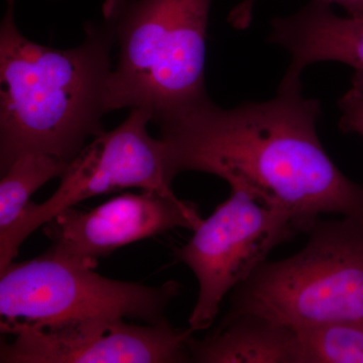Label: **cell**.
Wrapping results in <instances>:
<instances>
[{"mask_svg":"<svg viewBox=\"0 0 363 363\" xmlns=\"http://www.w3.org/2000/svg\"><path fill=\"white\" fill-rule=\"evenodd\" d=\"M320 102L302 83L230 109L211 99L156 123L171 178L201 172L238 184L290 215L298 233L324 214L363 220V187L332 162L318 138Z\"/></svg>","mask_w":363,"mask_h":363,"instance_id":"obj_1","label":"cell"},{"mask_svg":"<svg viewBox=\"0 0 363 363\" xmlns=\"http://www.w3.org/2000/svg\"><path fill=\"white\" fill-rule=\"evenodd\" d=\"M84 39L55 49L26 38L6 6L0 26V172L21 155L44 152L70 162L105 131L113 39L102 23Z\"/></svg>","mask_w":363,"mask_h":363,"instance_id":"obj_2","label":"cell"},{"mask_svg":"<svg viewBox=\"0 0 363 363\" xmlns=\"http://www.w3.org/2000/svg\"><path fill=\"white\" fill-rule=\"evenodd\" d=\"M212 0H105L111 32L109 112L145 107L155 123L210 99L205 86Z\"/></svg>","mask_w":363,"mask_h":363,"instance_id":"obj_3","label":"cell"},{"mask_svg":"<svg viewBox=\"0 0 363 363\" xmlns=\"http://www.w3.org/2000/svg\"><path fill=\"white\" fill-rule=\"evenodd\" d=\"M301 252L264 262L236 286L226 317L255 315L294 330L363 322V220L318 219Z\"/></svg>","mask_w":363,"mask_h":363,"instance_id":"obj_4","label":"cell"},{"mask_svg":"<svg viewBox=\"0 0 363 363\" xmlns=\"http://www.w3.org/2000/svg\"><path fill=\"white\" fill-rule=\"evenodd\" d=\"M44 255L0 272V329L48 327L99 318L157 324L180 295L178 281L159 286L105 278Z\"/></svg>","mask_w":363,"mask_h":363,"instance_id":"obj_5","label":"cell"},{"mask_svg":"<svg viewBox=\"0 0 363 363\" xmlns=\"http://www.w3.org/2000/svg\"><path fill=\"white\" fill-rule=\"evenodd\" d=\"M130 111L123 123L93 138L69 162L58 189L49 199L40 204L28 203L18 220L0 233V272L13 262L33 231L80 202L131 188L175 195L166 145L147 131L152 112L145 107Z\"/></svg>","mask_w":363,"mask_h":363,"instance_id":"obj_6","label":"cell"},{"mask_svg":"<svg viewBox=\"0 0 363 363\" xmlns=\"http://www.w3.org/2000/svg\"><path fill=\"white\" fill-rule=\"evenodd\" d=\"M228 199L201 220L176 252L199 285L190 317L191 331L213 323L227 294L267 262L269 252L298 233L285 210L260 201L247 188L231 184Z\"/></svg>","mask_w":363,"mask_h":363,"instance_id":"obj_7","label":"cell"},{"mask_svg":"<svg viewBox=\"0 0 363 363\" xmlns=\"http://www.w3.org/2000/svg\"><path fill=\"white\" fill-rule=\"evenodd\" d=\"M13 336L0 346L1 363H182L190 362L193 332L178 330L162 320L135 324L99 318L55 326H13Z\"/></svg>","mask_w":363,"mask_h":363,"instance_id":"obj_8","label":"cell"},{"mask_svg":"<svg viewBox=\"0 0 363 363\" xmlns=\"http://www.w3.org/2000/svg\"><path fill=\"white\" fill-rule=\"evenodd\" d=\"M201 220L197 206L176 195L126 193L87 211L71 207L57 215L44 225L52 241L45 253L95 269L100 257L118 248L175 228L194 230Z\"/></svg>","mask_w":363,"mask_h":363,"instance_id":"obj_9","label":"cell"},{"mask_svg":"<svg viewBox=\"0 0 363 363\" xmlns=\"http://www.w3.org/2000/svg\"><path fill=\"white\" fill-rule=\"evenodd\" d=\"M269 40L292 56L281 84L301 83L311 64L336 61L354 70L351 84L363 93V16L342 18L327 0H311L297 13L272 20Z\"/></svg>","mask_w":363,"mask_h":363,"instance_id":"obj_10","label":"cell"},{"mask_svg":"<svg viewBox=\"0 0 363 363\" xmlns=\"http://www.w3.org/2000/svg\"><path fill=\"white\" fill-rule=\"evenodd\" d=\"M191 362L300 363L297 332L255 315L225 317L213 335L191 336Z\"/></svg>","mask_w":363,"mask_h":363,"instance_id":"obj_11","label":"cell"},{"mask_svg":"<svg viewBox=\"0 0 363 363\" xmlns=\"http://www.w3.org/2000/svg\"><path fill=\"white\" fill-rule=\"evenodd\" d=\"M68 164L44 152H26L9 164L0 181V233L18 220L33 193L52 179L61 178Z\"/></svg>","mask_w":363,"mask_h":363,"instance_id":"obj_12","label":"cell"},{"mask_svg":"<svg viewBox=\"0 0 363 363\" xmlns=\"http://www.w3.org/2000/svg\"><path fill=\"white\" fill-rule=\"evenodd\" d=\"M295 331L300 363H363V322H337Z\"/></svg>","mask_w":363,"mask_h":363,"instance_id":"obj_13","label":"cell"},{"mask_svg":"<svg viewBox=\"0 0 363 363\" xmlns=\"http://www.w3.org/2000/svg\"><path fill=\"white\" fill-rule=\"evenodd\" d=\"M338 105L341 111L340 130L363 138V93L351 88L339 99Z\"/></svg>","mask_w":363,"mask_h":363,"instance_id":"obj_14","label":"cell"},{"mask_svg":"<svg viewBox=\"0 0 363 363\" xmlns=\"http://www.w3.org/2000/svg\"><path fill=\"white\" fill-rule=\"evenodd\" d=\"M257 0H242L228 16V21L238 30H245L252 20L253 7ZM337 4L347 11L350 16H363V0H327Z\"/></svg>","mask_w":363,"mask_h":363,"instance_id":"obj_15","label":"cell"},{"mask_svg":"<svg viewBox=\"0 0 363 363\" xmlns=\"http://www.w3.org/2000/svg\"><path fill=\"white\" fill-rule=\"evenodd\" d=\"M6 2H7V6L13 7L14 2H16V0H6Z\"/></svg>","mask_w":363,"mask_h":363,"instance_id":"obj_16","label":"cell"}]
</instances>
